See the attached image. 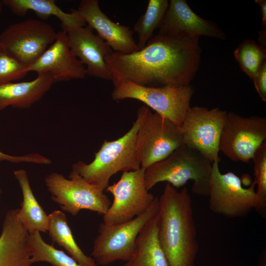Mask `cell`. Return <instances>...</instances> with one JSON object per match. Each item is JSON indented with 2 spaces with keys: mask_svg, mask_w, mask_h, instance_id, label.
Masks as SVG:
<instances>
[{
  "mask_svg": "<svg viewBox=\"0 0 266 266\" xmlns=\"http://www.w3.org/2000/svg\"><path fill=\"white\" fill-rule=\"evenodd\" d=\"M252 160L254 163L257 201L255 209L263 217L266 216V141L256 151Z\"/></svg>",
  "mask_w": 266,
  "mask_h": 266,
  "instance_id": "27",
  "label": "cell"
},
{
  "mask_svg": "<svg viewBox=\"0 0 266 266\" xmlns=\"http://www.w3.org/2000/svg\"><path fill=\"white\" fill-rule=\"evenodd\" d=\"M212 167V163L200 152L183 145L145 169L146 187L149 191L157 183L166 182L177 189L191 180L193 194L208 196Z\"/></svg>",
  "mask_w": 266,
  "mask_h": 266,
  "instance_id": "4",
  "label": "cell"
},
{
  "mask_svg": "<svg viewBox=\"0 0 266 266\" xmlns=\"http://www.w3.org/2000/svg\"><path fill=\"white\" fill-rule=\"evenodd\" d=\"M240 67L252 80L266 61L265 47L250 39L243 41L233 52Z\"/></svg>",
  "mask_w": 266,
  "mask_h": 266,
  "instance_id": "26",
  "label": "cell"
},
{
  "mask_svg": "<svg viewBox=\"0 0 266 266\" xmlns=\"http://www.w3.org/2000/svg\"><path fill=\"white\" fill-rule=\"evenodd\" d=\"M57 34L50 24L29 19L6 28L0 34V43L8 53L27 67L42 55Z\"/></svg>",
  "mask_w": 266,
  "mask_h": 266,
  "instance_id": "13",
  "label": "cell"
},
{
  "mask_svg": "<svg viewBox=\"0 0 266 266\" xmlns=\"http://www.w3.org/2000/svg\"><path fill=\"white\" fill-rule=\"evenodd\" d=\"M1 193V189H0V196Z\"/></svg>",
  "mask_w": 266,
  "mask_h": 266,
  "instance_id": "35",
  "label": "cell"
},
{
  "mask_svg": "<svg viewBox=\"0 0 266 266\" xmlns=\"http://www.w3.org/2000/svg\"><path fill=\"white\" fill-rule=\"evenodd\" d=\"M27 66L18 62L0 43V85L20 79L28 73Z\"/></svg>",
  "mask_w": 266,
  "mask_h": 266,
  "instance_id": "28",
  "label": "cell"
},
{
  "mask_svg": "<svg viewBox=\"0 0 266 266\" xmlns=\"http://www.w3.org/2000/svg\"><path fill=\"white\" fill-rule=\"evenodd\" d=\"M2 3L1 1H0V14L1 13V10H2Z\"/></svg>",
  "mask_w": 266,
  "mask_h": 266,
  "instance_id": "33",
  "label": "cell"
},
{
  "mask_svg": "<svg viewBox=\"0 0 266 266\" xmlns=\"http://www.w3.org/2000/svg\"><path fill=\"white\" fill-rule=\"evenodd\" d=\"M158 236L169 266H195L199 251L191 196L166 183L159 198Z\"/></svg>",
  "mask_w": 266,
  "mask_h": 266,
  "instance_id": "2",
  "label": "cell"
},
{
  "mask_svg": "<svg viewBox=\"0 0 266 266\" xmlns=\"http://www.w3.org/2000/svg\"><path fill=\"white\" fill-rule=\"evenodd\" d=\"M45 183L52 200L72 216L82 209L104 215L111 203L104 192L72 170L68 178L61 173L52 172L46 176Z\"/></svg>",
  "mask_w": 266,
  "mask_h": 266,
  "instance_id": "8",
  "label": "cell"
},
{
  "mask_svg": "<svg viewBox=\"0 0 266 266\" xmlns=\"http://www.w3.org/2000/svg\"><path fill=\"white\" fill-rule=\"evenodd\" d=\"M55 82L50 73H42L30 81L0 85V111L9 106L19 109L29 108L40 100Z\"/></svg>",
  "mask_w": 266,
  "mask_h": 266,
  "instance_id": "19",
  "label": "cell"
},
{
  "mask_svg": "<svg viewBox=\"0 0 266 266\" xmlns=\"http://www.w3.org/2000/svg\"><path fill=\"white\" fill-rule=\"evenodd\" d=\"M77 10L87 25L114 52L128 54L139 50L131 28L111 20L100 9L98 0H82Z\"/></svg>",
  "mask_w": 266,
  "mask_h": 266,
  "instance_id": "17",
  "label": "cell"
},
{
  "mask_svg": "<svg viewBox=\"0 0 266 266\" xmlns=\"http://www.w3.org/2000/svg\"><path fill=\"white\" fill-rule=\"evenodd\" d=\"M18 208L5 215L0 234V266H31L30 233L18 220Z\"/></svg>",
  "mask_w": 266,
  "mask_h": 266,
  "instance_id": "18",
  "label": "cell"
},
{
  "mask_svg": "<svg viewBox=\"0 0 266 266\" xmlns=\"http://www.w3.org/2000/svg\"><path fill=\"white\" fill-rule=\"evenodd\" d=\"M158 232L157 214L140 232L133 254L123 266H169L159 241Z\"/></svg>",
  "mask_w": 266,
  "mask_h": 266,
  "instance_id": "21",
  "label": "cell"
},
{
  "mask_svg": "<svg viewBox=\"0 0 266 266\" xmlns=\"http://www.w3.org/2000/svg\"><path fill=\"white\" fill-rule=\"evenodd\" d=\"M199 40L158 33L134 53L113 51L105 57L112 81L155 87L190 85L200 63Z\"/></svg>",
  "mask_w": 266,
  "mask_h": 266,
  "instance_id": "1",
  "label": "cell"
},
{
  "mask_svg": "<svg viewBox=\"0 0 266 266\" xmlns=\"http://www.w3.org/2000/svg\"><path fill=\"white\" fill-rule=\"evenodd\" d=\"M262 266H266V259H264Z\"/></svg>",
  "mask_w": 266,
  "mask_h": 266,
  "instance_id": "34",
  "label": "cell"
},
{
  "mask_svg": "<svg viewBox=\"0 0 266 266\" xmlns=\"http://www.w3.org/2000/svg\"><path fill=\"white\" fill-rule=\"evenodd\" d=\"M266 30H262L259 32V42L262 44L261 45L266 47L264 45V42L266 43Z\"/></svg>",
  "mask_w": 266,
  "mask_h": 266,
  "instance_id": "32",
  "label": "cell"
},
{
  "mask_svg": "<svg viewBox=\"0 0 266 266\" xmlns=\"http://www.w3.org/2000/svg\"><path fill=\"white\" fill-rule=\"evenodd\" d=\"M8 161L13 163H30L39 165H50L52 161L49 158L38 153H30L23 156H12L0 151V162Z\"/></svg>",
  "mask_w": 266,
  "mask_h": 266,
  "instance_id": "29",
  "label": "cell"
},
{
  "mask_svg": "<svg viewBox=\"0 0 266 266\" xmlns=\"http://www.w3.org/2000/svg\"><path fill=\"white\" fill-rule=\"evenodd\" d=\"M114 84L111 97L115 100L132 99L138 100L156 113L180 127L187 112L194 89L190 85L147 87L130 81Z\"/></svg>",
  "mask_w": 266,
  "mask_h": 266,
  "instance_id": "5",
  "label": "cell"
},
{
  "mask_svg": "<svg viewBox=\"0 0 266 266\" xmlns=\"http://www.w3.org/2000/svg\"><path fill=\"white\" fill-rule=\"evenodd\" d=\"M227 112L218 107H190L180 127L184 145L212 163L219 162V140Z\"/></svg>",
  "mask_w": 266,
  "mask_h": 266,
  "instance_id": "12",
  "label": "cell"
},
{
  "mask_svg": "<svg viewBox=\"0 0 266 266\" xmlns=\"http://www.w3.org/2000/svg\"><path fill=\"white\" fill-rule=\"evenodd\" d=\"M145 169L123 172L120 179L108 185L105 191L111 194L113 200L103 215V223L117 224L130 221L147 210L155 197L146 189Z\"/></svg>",
  "mask_w": 266,
  "mask_h": 266,
  "instance_id": "10",
  "label": "cell"
},
{
  "mask_svg": "<svg viewBox=\"0 0 266 266\" xmlns=\"http://www.w3.org/2000/svg\"><path fill=\"white\" fill-rule=\"evenodd\" d=\"M159 33L185 39L207 36L225 39V33L214 22L203 19L184 0H170Z\"/></svg>",
  "mask_w": 266,
  "mask_h": 266,
  "instance_id": "14",
  "label": "cell"
},
{
  "mask_svg": "<svg viewBox=\"0 0 266 266\" xmlns=\"http://www.w3.org/2000/svg\"><path fill=\"white\" fill-rule=\"evenodd\" d=\"M26 70L37 74L50 73L56 82L83 79L87 75L84 65L71 52L66 33L63 30L57 33L53 43Z\"/></svg>",
  "mask_w": 266,
  "mask_h": 266,
  "instance_id": "16",
  "label": "cell"
},
{
  "mask_svg": "<svg viewBox=\"0 0 266 266\" xmlns=\"http://www.w3.org/2000/svg\"><path fill=\"white\" fill-rule=\"evenodd\" d=\"M159 198L142 214L123 223L100 224L95 239L92 258L99 265L106 266L117 261H128L134 251L137 238L143 227L158 213Z\"/></svg>",
  "mask_w": 266,
  "mask_h": 266,
  "instance_id": "6",
  "label": "cell"
},
{
  "mask_svg": "<svg viewBox=\"0 0 266 266\" xmlns=\"http://www.w3.org/2000/svg\"><path fill=\"white\" fill-rule=\"evenodd\" d=\"M256 90L259 97L266 101V61L261 66L253 79Z\"/></svg>",
  "mask_w": 266,
  "mask_h": 266,
  "instance_id": "30",
  "label": "cell"
},
{
  "mask_svg": "<svg viewBox=\"0 0 266 266\" xmlns=\"http://www.w3.org/2000/svg\"><path fill=\"white\" fill-rule=\"evenodd\" d=\"M255 2L257 3L260 7L262 16V27L266 28V0H256Z\"/></svg>",
  "mask_w": 266,
  "mask_h": 266,
  "instance_id": "31",
  "label": "cell"
},
{
  "mask_svg": "<svg viewBox=\"0 0 266 266\" xmlns=\"http://www.w3.org/2000/svg\"><path fill=\"white\" fill-rule=\"evenodd\" d=\"M47 232L53 242L63 247L81 266H97L95 261L83 252L75 242L65 214L55 210L49 215Z\"/></svg>",
  "mask_w": 266,
  "mask_h": 266,
  "instance_id": "23",
  "label": "cell"
},
{
  "mask_svg": "<svg viewBox=\"0 0 266 266\" xmlns=\"http://www.w3.org/2000/svg\"><path fill=\"white\" fill-rule=\"evenodd\" d=\"M29 241L32 264L46 262L51 266H81L63 251L46 243L39 232L30 234Z\"/></svg>",
  "mask_w": 266,
  "mask_h": 266,
  "instance_id": "25",
  "label": "cell"
},
{
  "mask_svg": "<svg viewBox=\"0 0 266 266\" xmlns=\"http://www.w3.org/2000/svg\"><path fill=\"white\" fill-rule=\"evenodd\" d=\"M137 111L141 122L136 148L141 167L146 169L168 156L184 145L180 127L169 119L153 113L146 106Z\"/></svg>",
  "mask_w": 266,
  "mask_h": 266,
  "instance_id": "7",
  "label": "cell"
},
{
  "mask_svg": "<svg viewBox=\"0 0 266 266\" xmlns=\"http://www.w3.org/2000/svg\"><path fill=\"white\" fill-rule=\"evenodd\" d=\"M15 177L20 187L23 196L21 208L17 217L30 234L47 233L48 215L35 199L31 187L27 171L23 169L14 171Z\"/></svg>",
  "mask_w": 266,
  "mask_h": 266,
  "instance_id": "22",
  "label": "cell"
},
{
  "mask_svg": "<svg viewBox=\"0 0 266 266\" xmlns=\"http://www.w3.org/2000/svg\"><path fill=\"white\" fill-rule=\"evenodd\" d=\"M266 141V118L242 116L227 112L221 132L219 150L232 161L247 163Z\"/></svg>",
  "mask_w": 266,
  "mask_h": 266,
  "instance_id": "11",
  "label": "cell"
},
{
  "mask_svg": "<svg viewBox=\"0 0 266 266\" xmlns=\"http://www.w3.org/2000/svg\"><path fill=\"white\" fill-rule=\"evenodd\" d=\"M167 0H150L145 12L135 24L133 30L138 35L137 46L143 48L153 37L154 31L160 27L168 6Z\"/></svg>",
  "mask_w": 266,
  "mask_h": 266,
  "instance_id": "24",
  "label": "cell"
},
{
  "mask_svg": "<svg viewBox=\"0 0 266 266\" xmlns=\"http://www.w3.org/2000/svg\"><path fill=\"white\" fill-rule=\"evenodd\" d=\"M1 2L18 16L25 15L29 10H32L44 20L51 16H55L61 21L63 31L66 32L87 25L77 9L65 12L54 0H3Z\"/></svg>",
  "mask_w": 266,
  "mask_h": 266,
  "instance_id": "20",
  "label": "cell"
},
{
  "mask_svg": "<svg viewBox=\"0 0 266 266\" xmlns=\"http://www.w3.org/2000/svg\"><path fill=\"white\" fill-rule=\"evenodd\" d=\"M140 122L141 116L137 111L136 119L128 132L116 140H105L92 162L87 164L79 161L72 165V171L104 192L113 175L119 171L139 169L136 138Z\"/></svg>",
  "mask_w": 266,
  "mask_h": 266,
  "instance_id": "3",
  "label": "cell"
},
{
  "mask_svg": "<svg viewBox=\"0 0 266 266\" xmlns=\"http://www.w3.org/2000/svg\"><path fill=\"white\" fill-rule=\"evenodd\" d=\"M254 181L247 188L233 172L222 173L219 162L212 163L208 186L209 207L214 213L228 218L247 216L255 208L257 198Z\"/></svg>",
  "mask_w": 266,
  "mask_h": 266,
  "instance_id": "9",
  "label": "cell"
},
{
  "mask_svg": "<svg viewBox=\"0 0 266 266\" xmlns=\"http://www.w3.org/2000/svg\"><path fill=\"white\" fill-rule=\"evenodd\" d=\"M66 33L71 52L87 66V75L112 81V73L105 61V57L113 52L110 46L88 25Z\"/></svg>",
  "mask_w": 266,
  "mask_h": 266,
  "instance_id": "15",
  "label": "cell"
}]
</instances>
